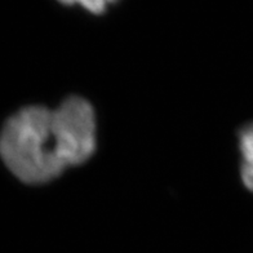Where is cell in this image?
<instances>
[{"label": "cell", "mask_w": 253, "mask_h": 253, "mask_svg": "<svg viewBox=\"0 0 253 253\" xmlns=\"http://www.w3.org/2000/svg\"><path fill=\"white\" fill-rule=\"evenodd\" d=\"M96 150V118L87 100L73 96L56 110L30 106L9 118L0 133V157L22 182L44 183Z\"/></svg>", "instance_id": "1"}, {"label": "cell", "mask_w": 253, "mask_h": 253, "mask_svg": "<svg viewBox=\"0 0 253 253\" xmlns=\"http://www.w3.org/2000/svg\"><path fill=\"white\" fill-rule=\"evenodd\" d=\"M107 3H114V1H115V0H106Z\"/></svg>", "instance_id": "4"}, {"label": "cell", "mask_w": 253, "mask_h": 253, "mask_svg": "<svg viewBox=\"0 0 253 253\" xmlns=\"http://www.w3.org/2000/svg\"><path fill=\"white\" fill-rule=\"evenodd\" d=\"M60 3L66 4V5H73V4H79L87 10L94 14H101L106 9V0H58Z\"/></svg>", "instance_id": "2"}, {"label": "cell", "mask_w": 253, "mask_h": 253, "mask_svg": "<svg viewBox=\"0 0 253 253\" xmlns=\"http://www.w3.org/2000/svg\"><path fill=\"white\" fill-rule=\"evenodd\" d=\"M242 178L247 189L253 191V163L242 164Z\"/></svg>", "instance_id": "3"}]
</instances>
